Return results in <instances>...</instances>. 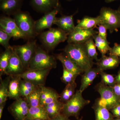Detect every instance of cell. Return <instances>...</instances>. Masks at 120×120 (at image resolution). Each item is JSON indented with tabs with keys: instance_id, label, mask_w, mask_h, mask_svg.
Listing matches in <instances>:
<instances>
[{
	"instance_id": "1",
	"label": "cell",
	"mask_w": 120,
	"mask_h": 120,
	"mask_svg": "<svg viewBox=\"0 0 120 120\" xmlns=\"http://www.w3.org/2000/svg\"><path fill=\"white\" fill-rule=\"evenodd\" d=\"M63 50L84 72L93 68L94 60L88 56L83 43H68Z\"/></svg>"
},
{
	"instance_id": "2",
	"label": "cell",
	"mask_w": 120,
	"mask_h": 120,
	"mask_svg": "<svg viewBox=\"0 0 120 120\" xmlns=\"http://www.w3.org/2000/svg\"><path fill=\"white\" fill-rule=\"evenodd\" d=\"M96 90L99 93L101 98H98L95 103L106 108L109 110L120 105V97L117 95L112 87L105 85L101 82L95 87Z\"/></svg>"
},
{
	"instance_id": "3",
	"label": "cell",
	"mask_w": 120,
	"mask_h": 120,
	"mask_svg": "<svg viewBox=\"0 0 120 120\" xmlns=\"http://www.w3.org/2000/svg\"><path fill=\"white\" fill-rule=\"evenodd\" d=\"M57 66L56 57L50 55L41 47H37L27 70L56 68Z\"/></svg>"
},
{
	"instance_id": "4",
	"label": "cell",
	"mask_w": 120,
	"mask_h": 120,
	"mask_svg": "<svg viewBox=\"0 0 120 120\" xmlns=\"http://www.w3.org/2000/svg\"><path fill=\"white\" fill-rule=\"evenodd\" d=\"M82 93L79 90H77L71 98L64 103L61 112L62 114L67 117H75L79 120L80 111L90 102L83 98Z\"/></svg>"
},
{
	"instance_id": "5",
	"label": "cell",
	"mask_w": 120,
	"mask_h": 120,
	"mask_svg": "<svg viewBox=\"0 0 120 120\" xmlns=\"http://www.w3.org/2000/svg\"><path fill=\"white\" fill-rule=\"evenodd\" d=\"M68 34L59 28H51L41 32L39 39L44 46L49 50L56 48L58 44L67 40Z\"/></svg>"
},
{
	"instance_id": "6",
	"label": "cell",
	"mask_w": 120,
	"mask_h": 120,
	"mask_svg": "<svg viewBox=\"0 0 120 120\" xmlns=\"http://www.w3.org/2000/svg\"><path fill=\"white\" fill-rule=\"evenodd\" d=\"M13 16L17 26L26 39L32 38L37 35L35 30V21L29 12L20 11Z\"/></svg>"
},
{
	"instance_id": "7",
	"label": "cell",
	"mask_w": 120,
	"mask_h": 120,
	"mask_svg": "<svg viewBox=\"0 0 120 120\" xmlns=\"http://www.w3.org/2000/svg\"><path fill=\"white\" fill-rule=\"evenodd\" d=\"M100 24L105 26L110 33L117 31L120 28V13L118 10L107 7H103L98 15Z\"/></svg>"
},
{
	"instance_id": "8",
	"label": "cell",
	"mask_w": 120,
	"mask_h": 120,
	"mask_svg": "<svg viewBox=\"0 0 120 120\" xmlns=\"http://www.w3.org/2000/svg\"><path fill=\"white\" fill-rule=\"evenodd\" d=\"M13 51L18 56L24 67L27 70L29 64L36 52V41H28L24 45L12 46Z\"/></svg>"
},
{
	"instance_id": "9",
	"label": "cell",
	"mask_w": 120,
	"mask_h": 120,
	"mask_svg": "<svg viewBox=\"0 0 120 120\" xmlns=\"http://www.w3.org/2000/svg\"><path fill=\"white\" fill-rule=\"evenodd\" d=\"M51 69L27 70L23 73L16 75L22 79L31 82L35 86H44L47 76Z\"/></svg>"
},
{
	"instance_id": "10",
	"label": "cell",
	"mask_w": 120,
	"mask_h": 120,
	"mask_svg": "<svg viewBox=\"0 0 120 120\" xmlns=\"http://www.w3.org/2000/svg\"><path fill=\"white\" fill-rule=\"evenodd\" d=\"M61 11L60 4L52 11L45 14L41 19L35 21V30L37 34H41L43 30L49 29L54 24L56 16Z\"/></svg>"
},
{
	"instance_id": "11",
	"label": "cell",
	"mask_w": 120,
	"mask_h": 120,
	"mask_svg": "<svg viewBox=\"0 0 120 120\" xmlns=\"http://www.w3.org/2000/svg\"><path fill=\"white\" fill-rule=\"evenodd\" d=\"M30 106L26 98L15 100L8 108V110L15 120H25Z\"/></svg>"
},
{
	"instance_id": "12",
	"label": "cell",
	"mask_w": 120,
	"mask_h": 120,
	"mask_svg": "<svg viewBox=\"0 0 120 120\" xmlns=\"http://www.w3.org/2000/svg\"><path fill=\"white\" fill-rule=\"evenodd\" d=\"M0 29L15 39H26L20 31L14 19L7 16H3L0 19Z\"/></svg>"
},
{
	"instance_id": "13",
	"label": "cell",
	"mask_w": 120,
	"mask_h": 120,
	"mask_svg": "<svg viewBox=\"0 0 120 120\" xmlns=\"http://www.w3.org/2000/svg\"><path fill=\"white\" fill-rule=\"evenodd\" d=\"M98 32L94 29H85L75 27L69 34L67 41L68 43H83Z\"/></svg>"
},
{
	"instance_id": "14",
	"label": "cell",
	"mask_w": 120,
	"mask_h": 120,
	"mask_svg": "<svg viewBox=\"0 0 120 120\" xmlns=\"http://www.w3.org/2000/svg\"><path fill=\"white\" fill-rule=\"evenodd\" d=\"M30 4L35 11L44 14L60 5L59 0H30Z\"/></svg>"
},
{
	"instance_id": "15",
	"label": "cell",
	"mask_w": 120,
	"mask_h": 120,
	"mask_svg": "<svg viewBox=\"0 0 120 120\" xmlns=\"http://www.w3.org/2000/svg\"><path fill=\"white\" fill-rule=\"evenodd\" d=\"M26 71V69L24 67L22 61L13 51L6 68V75L9 76L16 75L23 73Z\"/></svg>"
},
{
	"instance_id": "16",
	"label": "cell",
	"mask_w": 120,
	"mask_h": 120,
	"mask_svg": "<svg viewBox=\"0 0 120 120\" xmlns=\"http://www.w3.org/2000/svg\"><path fill=\"white\" fill-rule=\"evenodd\" d=\"M23 0H0V9L4 14L15 15L21 11Z\"/></svg>"
},
{
	"instance_id": "17",
	"label": "cell",
	"mask_w": 120,
	"mask_h": 120,
	"mask_svg": "<svg viewBox=\"0 0 120 120\" xmlns=\"http://www.w3.org/2000/svg\"><path fill=\"white\" fill-rule=\"evenodd\" d=\"M101 71L117 68L120 64V57L113 56H102L95 63Z\"/></svg>"
},
{
	"instance_id": "18",
	"label": "cell",
	"mask_w": 120,
	"mask_h": 120,
	"mask_svg": "<svg viewBox=\"0 0 120 120\" xmlns=\"http://www.w3.org/2000/svg\"><path fill=\"white\" fill-rule=\"evenodd\" d=\"M55 56L56 59L61 62L63 67L68 71L79 75L84 72L79 65L71 60L64 52L56 54Z\"/></svg>"
},
{
	"instance_id": "19",
	"label": "cell",
	"mask_w": 120,
	"mask_h": 120,
	"mask_svg": "<svg viewBox=\"0 0 120 120\" xmlns=\"http://www.w3.org/2000/svg\"><path fill=\"white\" fill-rule=\"evenodd\" d=\"M75 14L70 15H64L60 17H56L54 24L58 26V28L68 34L75 30V26L73 21Z\"/></svg>"
},
{
	"instance_id": "20",
	"label": "cell",
	"mask_w": 120,
	"mask_h": 120,
	"mask_svg": "<svg viewBox=\"0 0 120 120\" xmlns=\"http://www.w3.org/2000/svg\"><path fill=\"white\" fill-rule=\"evenodd\" d=\"M40 86L41 88L40 106L43 107L60 98V95L55 91L44 86Z\"/></svg>"
},
{
	"instance_id": "21",
	"label": "cell",
	"mask_w": 120,
	"mask_h": 120,
	"mask_svg": "<svg viewBox=\"0 0 120 120\" xmlns=\"http://www.w3.org/2000/svg\"><path fill=\"white\" fill-rule=\"evenodd\" d=\"M101 71V70L97 67L95 68H92L84 72L83 75L82 76L80 90L83 92L84 90L88 88Z\"/></svg>"
},
{
	"instance_id": "22",
	"label": "cell",
	"mask_w": 120,
	"mask_h": 120,
	"mask_svg": "<svg viewBox=\"0 0 120 120\" xmlns=\"http://www.w3.org/2000/svg\"><path fill=\"white\" fill-rule=\"evenodd\" d=\"M38 119L43 120H50L51 119L44 107L38 106L30 107L25 120Z\"/></svg>"
},
{
	"instance_id": "23",
	"label": "cell",
	"mask_w": 120,
	"mask_h": 120,
	"mask_svg": "<svg viewBox=\"0 0 120 120\" xmlns=\"http://www.w3.org/2000/svg\"><path fill=\"white\" fill-rule=\"evenodd\" d=\"M8 98L15 100L21 98L20 83L21 79L17 75L9 76Z\"/></svg>"
},
{
	"instance_id": "24",
	"label": "cell",
	"mask_w": 120,
	"mask_h": 120,
	"mask_svg": "<svg viewBox=\"0 0 120 120\" xmlns=\"http://www.w3.org/2000/svg\"><path fill=\"white\" fill-rule=\"evenodd\" d=\"M100 23V19L98 16L94 17L86 16L82 19L79 20L76 27L85 29H94Z\"/></svg>"
},
{
	"instance_id": "25",
	"label": "cell",
	"mask_w": 120,
	"mask_h": 120,
	"mask_svg": "<svg viewBox=\"0 0 120 120\" xmlns=\"http://www.w3.org/2000/svg\"><path fill=\"white\" fill-rule=\"evenodd\" d=\"M64 103L57 100L45 105L43 107H45L50 118L51 119L61 113Z\"/></svg>"
},
{
	"instance_id": "26",
	"label": "cell",
	"mask_w": 120,
	"mask_h": 120,
	"mask_svg": "<svg viewBox=\"0 0 120 120\" xmlns=\"http://www.w3.org/2000/svg\"><path fill=\"white\" fill-rule=\"evenodd\" d=\"M92 108L94 111L95 120H113L114 118L112 113L105 107L95 103Z\"/></svg>"
},
{
	"instance_id": "27",
	"label": "cell",
	"mask_w": 120,
	"mask_h": 120,
	"mask_svg": "<svg viewBox=\"0 0 120 120\" xmlns=\"http://www.w3.org/2000/svg\"><path fill=\"white\" fill-rule=\"evenodd\" d=\"M97 48L101 54L102 56L106 55L109 52L111 47L110 43L107 39L102 38L97 34H95L92 37Z\"/></svg>"
},
{
	"instance_id": "28",
	"label": "cell",
	"mask_w": 120,
	"mask_h": 120,
	"mask_svg": "<svg viewBox=\"0 0 120 120\" xmlns=\"http://www.w3.org/2000/svg\"><path fill=\"white\" fill-rule=\"evenodd\" d=\"M13 49L12 46L5 49L4 52L1 54L0 56V76L1 77L2 75H6L7 68L9 61L12 53Z\"/></svg>"
},
{
	"instance_id": "29",
	"label": "cell",
	"mask_w": 120,
	"mask_h": 120,
	"mask_svg": "<svg viewBox=\"0 0 120 120\" xmlns=\"http://www.w3.org/2000/svg\"><path fill=\"white\" fill-rule=\"evenodd\" d=\"M41 88L38 86L26 98L30 107L40 106Z\"/></svg>"
},
{
	"instance_id": "30",
	"label": "cell",
	"mask_w": 120,
	"mask_h": 120,
	"mask_svg": "<svg viewBox=\"0 0 120 120\" xmlns=\"http://www.w3.org/2000/svg\"><path fill=\"white\" fill-rule=\"evenodd\" d=\"M83 43L86 51L90 58L92 60H95L97 62L98 61L99 59L98 57L97 47L92 37Z\"/></svg>"
},
{
	"instance_id": "31",
	"label": "cell",
	"mask_w": 120,
	"mask_h": 120,
	"mask_svg": "<svg viewBox=\"0 0 120 120\" xmlns=\"http://www.w3.org/2000/svg\"><path fill=\"white\" fill-rule=\"evenodd\" d=\"M76 86L77 84L75 82L67 85L60 95V98L61 102L65 103L71 98L75 94V89Z\"/></svg>"
},
{
	"instance_id": "32",
	"label": "cell",
	"mask_w": 120,
	"mask_h": 120,
	"mask_svg": "<svg viewBox=\"0 0 120 120\" xmlns=\"http://www.w3.org/2000/svg\"><path fill=\"white\" fill-rule=\"evenodd\" d=\"M10 80V76L4 80H2L0 77V105L6 102L8 98L9 84Z\"/></svg>"
},
{
	"instance_id": "33",
	"label": "cell",
	"mask_w": 120,
	"mask_h": 120,
	"mask_svg": "<svg viewBox=\"0 0 120 120\" xmlns=\"http://www.w3.org/2000/svg\"><path fill=\"white\" fill-rule=\"evenodd\" d=\"M38 86L31 82L21 79L20 83L21 96L26 98Z\"/></svg>"
},
{
	"instance_id": "34",
	"label": "cell",
	"mask_w": 120,
	"mask_h": 120,
	"mask_svg": "<svg viewBox=\"0 0 120 120\" xmlns=\"http://www.w3.org/2000/svg\"><path fill=\"white\" fill-rule=\"evenodd\" d=\"M63 68V74L61 78V81L66 85L75 82L76 79L79 75L68 71L64 67Z\"/></svg>"
},
{
	"instance_id": "35",
	"label": "cell",
	"mask_w": 120,
	"mask_h": 120,
	"mask_svg": "<svg viewBox=\"0 0 120 120\" xmlns=\"http://www.w3.org/2000/svg\"><path fill=\"white\" fill-rule=\"evenodd\" d=\"M99 75L101 76V82L105 85L112 87L116 84V77L113 75L105 73L103 71H101Z\"/></svg>"
},
{
	"instance_id": "36",
	"label": "cell",
	"mask_w": 120,
	"mask_h": 120,
	"mask_svg": "<svg viewBox=\"0 0 120 120\" xmlns=\"http://www.w3.org/2000/svg\"><path fill=\"white\" fill-rule=\"evenodd\" d=\"M11 38V37L3 30L0 29V44L5 49L11 47L9 45V41Z\"/></svg>"
},
{
	"instance_id": "37",
	"label": "cell",
	"mask_w": 120,
	"mask_h": 120,
	"mask_svg": "<svg viewBox=\"0 0 120 120\" xmlns=\"http://www.w3.org/2000/svg\"><path fill=\"white\" fill-rule=\"evenodd\" d=\"M109 56L120 57V44L115 43L113 47H111L109 51Z\"/></svg>"
},
{
	"instance_id": "38",
	"label": "cell",
	"mask_w": 120,
	"mask_h": 120,
	"mask_svg": "<svg viewBox=\"0 0 120 120\" xmlns=\"http://www.w3.org/2000/svg\"><path fill=\"white\" fill-rule=\"evenodd\" d=\"M98 34L100 37H101L102 38L107 39V29L106 27L102 24H99L98 25Z\"/></svg>"
},
{
	"instance_id": "39",
	"label": "cell",
	"mask_w": 120,
	"mask_h": 120,
	"mask_svg": "<svg viewBox=\"0 0 120 120\" xmlns=\"http://www.w3.org/2000/svg\"><path fill=\"white\" fill-rule=\"evenodd\" d=\"M110 112L115 118H120V105H117L112 109Z\"/></svg>"
},
{
	"instance_id": "40",
	"label": "cell",
	"mask_w": 120,
	"mask_h": 120,
	"mask_svg": "<svg viewBox=\"0 0 120 120\" xmlns=\"http://www.w3.org/2000/svg\"><path fill=\"white\" fill-rule=\"evenodd\" d=\"M64 114L61 113L56 116L51 118L50 120H71Z\"/></svg>"
},
{
	"instance_id": "41",
	"label": "cell",
	"mask_w": 120,
	"mask_h": 120,
	"mask_svg": "<svg viewBox=\"0 0 120 120\" xmlns=\"http://www.w3.org/2000/svg\"><path fill=\"white\" fill-rule=\"evenodd\" d=\"M112 88L115 94L118 97H120V84H116Z\"/></svg>"
},
{
	"instance_id": "42",
	"label": "cell",
	"mask_w": 120,
	"mask_h": 120,
	"mask_svg": "<svg viewBox=\"0 0 120 120\" xmlns=\"http://www.w3.org/2000/svg\"><path fill=\"white\" fill-rule=\"evenodd\" d=\"M5 103L6 102H4L0 105V120L2 117V113L5 105Z\"/></svg>"
},
{
	"instance_id": "43",
	"label": "cell",
	"mask_w": 120,
	"mask_h": 120,
	"mask_svg": "<svg viewBox=\"0 0 120 120\" xmlns=\"http://www.w3.org/2000/svg\"><path fill=\"white\" fill-rule=\"evenodd\" d=\"M116 83L120 84V69L118 71L117 75L116 77Z\"/></svg>"
},
{
	"instance_id": "44",
	"label": "cell",
	"mask_w": 120,
	"mask_h": 120,
	"mask_svg": "<svg viewBox=\"0 0 120 120\" xmlns=\"http://www.w3.org/2000/svg\"><path fill=\"white\" fill-rule=\"evenodd\" d=\"M116 0H105V1L107 3H109V2H112Z\"/></svg>"
},
{
	"instance_id": "45",
	"label": "cell",
	"mask_w": 120,
	"mask_h": 120,
	"mask_svg": "<svg viewBox=\"0 0 120 120\" xmlns=\"http://www.w3.org/2000/svg\"><path fill=\"white\" fill-rule=\"evenodd\" d=\"M113 120H120V118H114Z\"/></svg>"
},
{
	"instance_id": "46",
	"label": "cell",
	"mask_w": 120,
	"mask_h": 120,
	"mask_svg": "<svg viewBox=\"0 0 120 120\" xmlns=\"http://www.w3.org/2000/svg\"><path fill=\"white\" fill-rule=\"evenodd\" d=\"M118 11H119L120 13V7H119V8H118Z\"/></svg>"
},
{
	"instance_id": "47",
	"label": "cell",
	"mask_w": 120,
	"mask_h": 120,
	"mask_svg": "<svg viewBox=\"0 0 120 120\" xmlns=\"http://www.w3.org/2000/svg\"><path fill=\"white\" fill-rule=\"evenodd\" d=\"M41 120V119H35V120Z\"/></svg>"
},
{
	"instance_id": "48",
	"label": "cell",
	"mask_w": 120,
	"mask_h": 120,
	"mask_svg": "<svg viewBox=\"0 0 120 120\" xmlns=\"http://www.w3.org/2000/svg\"><path fill=\"white\" fill-rule=\"evenodd\" d=\"M68 1H71L73 0H67Z\"/></svg>"
},
{
	"instance_id": "49",
	"label": "cell",
	"mask_w": 120,
	"mask_h": 120,
	"mask_svg": "<svg viewBox=\"0 0 120 120\" xmlns=\"http://www.w3.org/2000/svg\"><path fill=\"white\" fill-rule=\"evenodd\" d=\"M82 120V118H81V119H80V120Z\"/></svg>"
}]
</instances>
